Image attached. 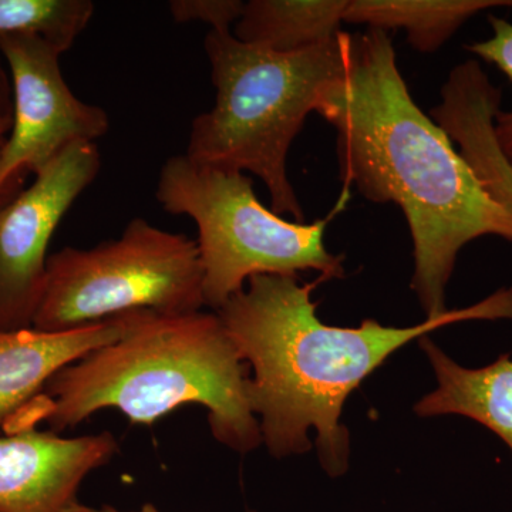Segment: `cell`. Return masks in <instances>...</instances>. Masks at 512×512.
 I'll return each mask as SVG.
<instances>
[{"mask_svg":"<svg viewBox=\"0 0 512 512\" xmlns=\"http://www.w3.org/2000/svg\"><path fill=\"white\" fill-rule=\"evenodd\" d=\"M6 138H0V151H2L3 144H5Z\"/></svg>","mask_w":512,"mask_h":512,"instance_id":"obj_20","label":"cell"},{"mask_svg":"<svg viewBox=\"0 0 512 512\" xmlns=\"http://www.w3.org/2000/svg\"><path fill=\"white\" fill-rule=\"evenodd\" d=\"M197 241L133 218L117 239L49 255L33 329L67 332L130 312L204 308Z\"/></svg>","mask_w":512,"mask_h":512,"instance_id":"obj_6","label":"cell"},{"mask_svg":"<svg viewBox=\"0 0 512 512\" xmlns=\"http://www.w3.org/2000/svg\"><path fill=\"white\" fill-rule=\"evenodd\" d=\"M92 0H0V37L36 36L69 52L94 15Z\"/></svg>","mask_w":512,"mask_h":512,"instance_id":"obj_15","label":"cell"},{"mask_svg":"<svg viewBox=\"0 0 512 512\" xmlns=\"http://www.w3.org/2000/svg\"><path fill=\"white\" fill-rule=\"evenodd\" d=\"M316 113L335 127L343 190L355 187L366 200L402 210L413 241V291L427 318L443 315L461 249L491 235L512 242L511 215L413 100L389 32L355 35L352 67Z\"/></svg>","mask_w":512,"mask_h":512,"instance_id":"obj_1","label":"cell"},{"mask_svg":"<svg viewBox=\"0 0 512 512\" xmlns=\"http://www.w3.org/2000/svg\"><path fill=\"white\" fill-rule=\"evenodd\" d=\"M420 346L429 356L439 387L416 404V413L421 417H468L497 434L512 451L510 353H504L490 365L470 369L450 359L427 335L421 336Z\"/></svg>","mask_w":512,"mask_h":512,"instance_id":"obj_12","label":"cell"},{"mask_svg":"<svg viewBox=\"0 0 512 512\" xmlns=\"http://www.w3.org/2000/svg\"><path fill=\"white\" fill-rule=\"evenodd\" d=\"M13 123L12 79L5 59L0 53V138L8 137Z\"/></svg>","mask_w":512,"mask_h":512,"instance_id":"obj_18","label":"cell"},{"mask_svg":"<svg viewBox=\"0 0 512 512\" xmlns=\"http://www.w3.org/2000/svg\"><path fill=\"white\" fill-rule=\"evenodd\" d=\"M109 431L64 439L25 430L0 437V512H79V490L119 453Z\"/></svg>","mask_w":512,"mask_h":512,"instance_id":"obj_9","label":"cell"},{"mask_svg":"<svg viewBox=\"0 0 512 512\" xmlns=\"http://www.w3.org/2000/svg\"><path fill=\"white\" fill-rule=\"evenodd\" d=\"M204 47L215 101L192 120L185 156L261 178L271 210L303 222L289 180V150L306 117L349 73L355 35L342 30L320 45L281 53L241 42L232 30H210Z\"/></svg>","mask_w":512,"mask_h":512,"instance_id":"obj_4","label":"cell"},{"mask_svg":"<svg viewBox=\"0 0 512 512\" xmlns=\"http://www.w3.org/2000/svg\"><path fill=\"white\" fill-rule=\"evenodd\" d=\"M79 512H161V511L158 510L156 505L147 503V504H144L143 507H141L140 510H137V511H120V510H117L116 507H111V505H103V507H100V508H92V507H87V505H82V507H80Z\"/></svg>","mask_w":512,"mask_h":512,"instance_id":"obj_19","label":"cell"},{"mask_svg":"<svg viewBox=\"0 0 512 512\" xmlns=\"http://www.w3.org/2000/svg\"><path fill=\"white\" fill-rule=\"evenodd\" d=\"M491 36L466 46L468 52L484 62L494 64L512 83V23L498 16H488ZM495 137L512 164V110L498 111L495 117Z\"/></svg>","mask_w":512,"mask_h":512,"instance_id":"obj_16","label":"cell"},{"mask_svg":"<svg viewBox=\"0 0 512 512\" xmlns=\"http://www.w3.org/2000/svg\"><path fill=\"white\" fill-rule=\"evenodd\" d=\"M503 92L477 60L457 64L441 87V103L431 119L460 147L478 183L512 217V164L495 137V117Z\"/></svg>","mask_w":512,"mask_h":512,"instance_id":"obj_10","label":"cell"},{"mask_svg":"<svg viewBox=\"0 0 512 512\" xmlns=\"http://www.w3.org/2000/svg\"><path fill=\"white\" fill-rule=\"evenodd\" d=\"M156 198L168 214L185 215L197 224L204 302L214 311L255 275L298 276L313 269L323 281L345 276L342 256L326 249L325 231L345 208L348 190L323 220L288 221L258 200L248 174L180 154L161 167Z\"/></svg>","mask_w":512,"mask_h":512,"instance_id":"obj_5","label":"cell"},{"mask_svg":"<svg viewBox=\"0 0 512 512\" xmlns=\"http://www.w3.org/2000/svg\"><path fill=\"white\" fill-rule=\"evenodd\" d=\"M0 53L13 87V123L0 151V205L36 175L80 143H96L110 119L99 106L70 90L60 69V53L36 36L0 37Z\"/></svg>","mask_w":512,"mask_h":512,"instance_id":"obj_7","label":"cell"},{"mask_svg":"<svg viewBox=\"0 0 512 512\" xmlns=\"http://www.w3.org/2000/svg\"><path fill=\"white\" fill-rule=\"evenodd\" d=\"M241 0H171L168 10L177 23H207L211 30L228 32L241 18Z\"/></svg>","mask_w":512,"mask_h":512,"instance_id":"obj_17","label":"cell"},{"mask_svg":"<svg viewBox=\"0 0 512 512\" xmlns=\"http://www.w3.org/2000/svg\"><path fill=\"white\" fill-rule=\"evenodd\" d=\"M100 168L96 143L74 144L39 171L30 187L0 205V332L32 328L50 239Z\"/></svg>","mask_w":512,"mask_h":512,"instance_id":"obj_8","label":"cell"},{"mask_svg":"<svg viewBox=\"0 0 512 512\" xmlns=\"http://www.w3.org/2000/svg\"><path fill=\"white\" fill-rule=\"evenodd\" d=\"M245 370L217 312H131L120 339L63 367L3 433L47 424L60 434L104 409L153 424L198 404L208 409L215 440L249 453L262 436Z\"/></svg>","mask_w":512,"mask_h":512,"instance_id":"obj_3","label":"cell"},{"mask_svg":"<svg viewBox=\"0 0 512 512\" xmlns=\"http://www.w3.org/2000/svg\"><path fill=\"white\" fill-rule=\"evenodd\" d=\"M348 0H249L234 36L274 52L320 45L342 32Z\"/></svg>","mask_w":512,"mask_h":512,"instance_id":"obj_13","label":"cell"},{"mask_svg":"<svg viewBox=\"0 0 512 512\" xmlns=\"http://www.w3.org/2000/svg\"><path fill=\"white\" fill-rule=\"evenodd\" d=\"M127 323L128 313L67 332L33 328L0 332V433L57 372L116 342Z\"/></svg>","mask_w":512,"mask_h":512,"instance_id":"obj_11","label":"cell"},{"mask_svg":"<svg viewBox=\"0 0 512 512\" xmlns=\"http://www.w3.org/2000/svg\"><path fill=\"white\" fill-rule=\"evenodd\" d=\"M512 9V0H348L345 23L402 29L420 53H434L477 13Z\"/></svg>","mask_w":512,"mask_h":512,"instance_id":"obj_14","label":"cell"},{"mask_svg":"<svg viewBox=\"0 0 512 512\" xmlns=\"http://www.w3.org/2000/svg\"><path fill=\"white\" fill-rule=\"evenodd\" d=\"M322 281L255 275L215 312L254 370L249 397L261 416L262 443L275 457L302 454L311 448L313 429L320 463L340 476L348 467L349 437L340 416L349 394L392 353L433 330L464 320H512V288L410 328L370 319L359 328H338L316 315L312 292Z\"/></svg>","mask_w":512,"mask_h":512,"instance_id":"obj_2","label":"cell"}]
</instances>
